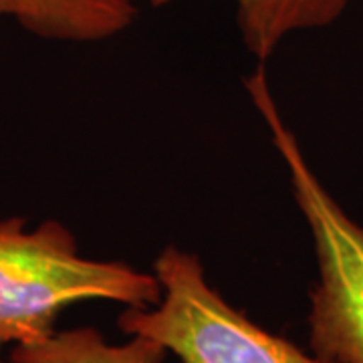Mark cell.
<instances>
[{
    "mask_svg": "<svg viewBox=\"0 0 363 363\" xmlns=\"http://www.w3.org/2000/svg\"><path fill=\"white\" fill-rule=\"evenodd\" d=\"M160 298L156 274L121 260L85 259L61 222L26 228L23 216L0 220V351L51 335L59 315L75 303L154 307Z\"/></svg>",
    "mask_w": 363,
    "mask_h": 363,
    "instance_id": "1",
    "label": "cell"
},
{
    "mask_svg": "<svg viewBox=\"0 0 363 363\" xmlns=\"http://www.w3.org/2000/svg\"><path fill=\"white\" fill-rule=\"evenodd\" d=\"M245 85L283 157L295 202L313 236L317 281L307 317L311 353L325 363H363V226L311 169L274 104L264 65L248 75Z\"/></svg>",
    "mask_w": 363,
    "mask_h": 363,
    "instance_id": "2",
    "label": "cell"
},
{
    "mask_svg": "<svg viewBox=\"0 0 363 363\" xmlns=\"http://www.w3.org/2000/svg\"><path fill=\"white\" fill-rule=\"evenodd\" d=\"M154 274L162 298L154 307H128L119 315L125 335L154 339L182 363H325L234 309L208 283L194 252L166 247Z\"/></svg>",
    "mask_w": 363,
    "mask_h": 363,
    "instance_id": "3",
    "label": "cell"
},
{
    "mask_svg": "<svg viewBox=\"0 0 363 363\" xmlns=\"http://www.w3.org/2000/svg\"><path fill=\"white\" fill-rule=\"evenodd\" d=\"M135 14L133 0H0V18H13L40 39L69 43L111 39Z\"/></svg>",
    "mask_w": 363,
    "mask_h": 363,
    "instance_id": "4",
    "label": "cell"
},
{
    "mask_svg": "<svg viewBox=\"0 0 363 363\" xmlns=\"http://www.w3.org/2000/svg\"><path fill=\"white\" fill-rule=\"evenodd\" d=\"M154 6L176 0H150ZM236 25L248 52L264 65L279 45L298 30L323 28L339 21L353 0H233Z\"/></svg>",
    "mask_w": 363,
    "mask_h": 363,
    "instance_id": "5",
    "label": "cell"
},
{
    "mask_svg": "<svg viewBox=\"0 0 363 363\" xmlns=\"http://www.w3.org/2000/svg\"><path fill=\"white\" fill-rule=\"evenodd\" d=\"M168 350L154 339L131 335L125 343H107L95 327L52 331L47 337L11 350L13 363H164Z\"/></svg>",
    "mask_w": 363,
    "mask_h": 363,
    "instance_id": "6",
    "label": "cell"
},
{
    "mask_svg": "<svg viewBox=\"0 0 363 363\" xmlns=\"http://www.w3.org/2000/svg\"><path fill=\"white\" fill-rule=\"evenodd\" d=\"M0 363H13V362H2V359H0Z\"/></svg>",
    "mask_w": 363,
    "mask_h": 363,
    "instance_id": "7",
    "label": "cell"
}]
</instances>
